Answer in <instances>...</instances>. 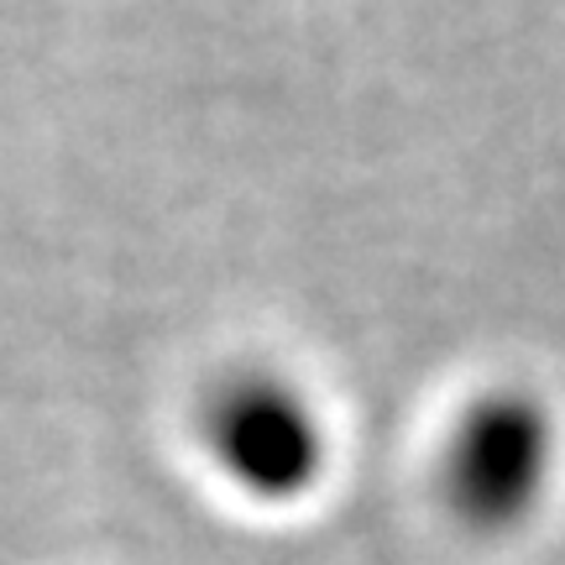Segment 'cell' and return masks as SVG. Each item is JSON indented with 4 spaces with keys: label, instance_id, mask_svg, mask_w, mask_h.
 I'll return each instance as SVG.
<instances>
[{
    "label": "cell",
    "instance_id": "2",
    "mask_svg": "<svg viewBox=\"0 0 565 565\" xmlns=\"http://www.w3.org/2000/svg\"><path fill=\"white\" fill-rule=\"evenodd\" d=\"M200 450L242 503L299 508L330 477V424L294 377L242 366L225 372L200 404Z\"/></svg>",
    "mask_w": 565,
    "mask_h": 565
},
{
    "label": "cell",
    "instance_id": "1",
    "mask_svg": "<svg viewBox=\"0 0 565 565\" xmlns=\"http://www.w3.org/2000/svg\"><path fill=\"white\" fill-rule=\"evenodd\" d=\"M561 424L534 387H482L456 414L440 450L445 513L477 540L524 534L555 492Z\"/></svg>",
    "mask_w": 565,
    "mask_h": 565
}]
</instances>
